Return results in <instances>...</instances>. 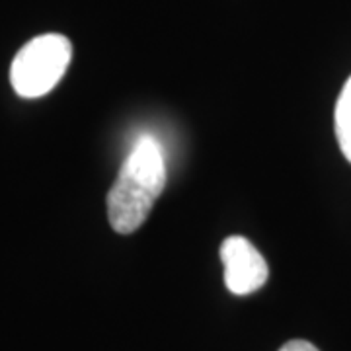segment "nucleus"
Segmentation results:
<instances>
[{
    "instance_id": "1",
    "label": "nucleus",
    "mask_w": 351,
    "mask_h": 351,
    "mask_svg": "<svg viewBox=\"0 0 351 351\" xmlns=\"http://www.w3.org/2000/svg\"><path fill=\"white\" fill-rule=\"evenodd\" d=\"M166 186V164L160 147L145 137L125 158L108 193V219L115 232L131 234L147 221Z\"/></svg>"
},
{
    "instance_id": "2",
    "label": "nucleus",
    "mask_w": 351,
    "mask_h": 351,
    "mask_svg": "<svg viewBox=\"0 0 351 351\" xmlns=\"http://www.w3.org/2000/svg\"><path fill=\"white\" fill-rule=\"evenodd\" d=\"M71 41L61 34H45L27 41L10 66V82L18 96L41 98L49 94L69 69Z\"/></svg>"
},
{
    "instance_id": "3",
    "label": "nucleus",
    "mask_w": 351,
    "mask_h": 351,
    "mask_svg": "<svg viewBox=\"0 0 351 351\" xmlns=\"http://www.w3.org/2000/svg\"><path fill=\"white\" fill-rule=\"evenodd\" d=\"M226 289L234 295H250L265 285L269 267L256 246L244 237H228L221 246Z\"/></svg>"
},
{
    "instance_id": "4",
    "label": "nucleus",
    "mask_w": 351,
    "mask_h": 351,
    "mask_svg": "<svg viewBox=\"0 0 351 351\" xmlns=\"http://www.w3.org/2000/svg\"><path fill=\"white\" fill-rule=\"evenodd\" d=\"M336 137L343 156L351 162V76L341 88L336 104Z\"/></svg>"
},
{
    "instance_id": "5",
    "label": "nucleus",
    "mask_w": 351,
    "mask_h": 351,
    "mask_svg": "<svg viewBox=\"0 0 351 351\" xmlns=\"http://www.w3.org/2000/svg\"><path fill=\"white\" fill-rule=\"evenodd\" d=\"M279 351H320L306 339H291Z\"/></svg>"
}]
</instances>
